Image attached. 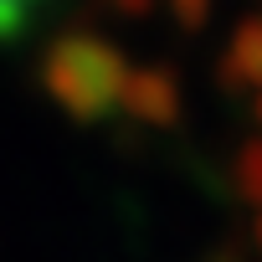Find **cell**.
<instances>
[{"instance_id": "obj_1", "label": "cell", "mask_w": 262, "mask_h": 262, "mask_svg": "<svg viewBox=\"0 0 262 262\" xmlns=\"http://www.w3.org/2000/svg\"><path fill=\"white\" fill-rule=\"evenodd\" d=\"M47 88L52 98L72 113V118H103L113 103H128V77L123 57L108 47V41H93V36H67L52 47L47 57Z\"/></svg>"}, {"instance_id": "obj_2", "label": "cell", "mask_w": 262, "mask_h": 262, "mask_svg": "<svg viewBox=\"0 0 262 262\" xmlns=\"http://www.w3.org/2000/svg\"><path fill=\"white\" fill-rule=\"evenodd\" d=\"M47 6V0H0V36H11V31H21L36 11Z\"/></svg>"}]
</instances>
